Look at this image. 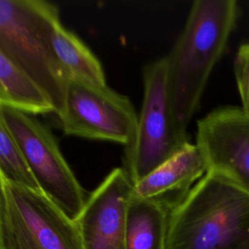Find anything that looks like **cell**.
I'll return each mask as SVG.
<instances>
[{
	"label": "cell",
	"instance_id": "cell-1",
	"mask_svg": "<svg viewBox=\"0 0 249 249\" xmlns=\"http://www.w3.org/2000/svg\"><path fill=\"white\" fill-rule=\"evenodd\" d=\"M237 17L235 0L193 2L181 33L164 56L173 114L184 129L199 108L209 77L227 48Z\"/></svg>",
	"mask_w": 249,
	"mask_h": 249
},
{
	"label": "cell",
	"instance_id": "cell-2",
	"mask_svg": "<svg viewBox=\"0 0 249 249\" xmlns=\"http://www.w3.org/2000/svg\"><path fill=\"white\" fill-rule=\"evenodd\" d=\"M165 249H249V193L208 170L170 210Z\"/></svg>",
	"mask_w": 249,
	"mask_h": 249
},
{
	"label": "cell",
	"instance_id": "cell-3",
	"mask_svg": "<svg viewBox=\"0 0 249 249\" xmlns=\"http://www.w3.org/2000/svg\"><path fill=\"white\" fill-rule=\"evenodd\" d=\"M57 18V7L47 1L0 0V49L41 89L56 115L68 81L47 39L48 27Z\"/></svg>",
	"mask_w": 249,
	"mask_h": 249
},
{
	"label": "cell",
	"instance_id": "cell-4",
	"mask_svg": "<svg viewBox=\"0 0 249 249\" xmlns=\"http://www.w3.org/2000/svg\"><path fill=\"white\" fill-rule=\"evenodd\" d=\"M143 86L135 134L124 158V169L133 185L190 143L187 129L173 114L164 56L144 67Z\"/></svg>",
	"mask_w": 249,
	"mask_h": 249
},
{
	"label": "cell",
	"instance_id": "cell-5",
	"mask_svg": "<svg viewBox=\"0 0 249 249\" xmlns=\"http://www.w3.org/2000/svg\"><path fill=\"white\" fill-rule=\"evenodd\" d=\"M0 113L40 192L75 221L87 196L52 132L28 112L0 104Z\"/></svg>",
	"mask_w": 249,
	"mask_h": 249
},
{
	"label": "cell",
	"instance_id": "cell-6",
	"mask_svg": "<svg viewBox=\"0 0 249 249\" xmlns=\"http://www.w3.org/2000/svg\"><path fill=\"white\" fill-rule=\"evenodd\" d=\"M65 134L116 142L128 146L133 140L137 115L129 98L107 85L68 80L63 105L56 115Z\"/></svg>",
	"mask_w": 249,
	"mask_h": 249
},
{
	"label": "cell",
	"instance_id": "cell-7",
	"mask_svg": "<svg viewBox=\"0 0 249 249\" xmlns=\"http://www.w3.org/2000/svg\"><path fill=\"white\" fill-rule=\"evenodd\" d=\"M6 188L2 249H84L76 222L42 192L7 182Z\"/></svg>",
	"mask_w": 249,
	"mask_h": 249
},
{
	"label": "cell",
	"instance_id": "cell-8",
	"mask_svg": "<svg viewBox=\"0 0 249 249\" xmlns=\"http://www.w3.org/2000/svg\"><path fill=\"white\" fill-rule=\"evenodd\" d=\"M208 170L249 193V116L240 107L216 108L197 122L196 142Z\"/></svg>",
	"mask_w": 249,
	"mask_h": 249
},
{
	"label": "cell",
	"instance_id": "cell-9",
	"mask_svg": "<svg viewBox=\"0 0 249 249\" xmlns=\"http://www.w3.org/2000/svg\"><path fill=\"white\" fill-rule=\"evenodd\" d=\"M132 195L133 183L124 167L111 170L75 220L84 249H125V218Z\"/></svg>",
	"mask_w": 249,
	"mask_h": 249
},
{
	"label": "cell",
	"instance_id": "cell-10",
	"mask_svg": "<svg viewBox=\"0 0 249 249\" xmlns=\"http://www.w3.org/2000/svg\"><path fill=\"white\" fill-rule=\"evenodd\" d=\"M205 157L196 143H189L133 185L135 196L163 203L169 211L207 173Z\"/></svg>",
	"mask_w": 249,
	"mask_h": 249
},
{
	"label": "cell",
	"instance_id": "cell-11",
	"mask_svg": "<svg viewBox=\"0 0 249 249\" xmlns=\"http://www.w3.org/2000/svg\"><path fill=\"white\" fill-rule=\"evenodd\" d=\"M47 39L52 56L67 80L99 87L107 85L99 59L77 35L61 24L59 18L50 23Z\"/></svg>",
	"mask_w": 249,
	"mask_h": 249
},
{
	"label": "cell",
	"instance_id": "cell-12",
	"mask_svg": "<svg viewBox=\"0 0 249 249\" xmlns=\"http://www.w3.org/2000/svg\"><path fill=\"white\" fill-rule=\"evenodd\" d=\"M169 212L160 201L133 194L126 210L125 249H165Z\"/></svg>",
	"mask_w": 249,
	"mask_h": 249
},
{
	"label": "cell",
	"instance_id": "cell-13",
	"mask_svg": "<svg viewBox=\"0 0 249 249\" xmlns=\"http://www.w3.org/2000/svg\"><path fill=\"white\" fill-rule=\"evenodd\" d=\"M0 104L33 115L54 113L41 89L0 49Z\"/></svg>",
	"mask_w": 249,
	"mask_h": 249
},
{
	"label": "cell",
	"instance_id": "cell-14",
	"mask_svg": "<svg viewBox=\"0 0 249 249\" xmlns=\"http://www.w3.org/2000/svg\"><path fill=\"white\" fill-rule=\"evenodd\" d=\"M0 172L9 184L39 190L0 113Z\"/></svg>",
	"mask_w": 249,
	"mask_h": 249
},
{
	"label": "cell",
	"instance_id": "cell-15",
	"mask_svg": "<svg viewBox=\"0 0 249 249\" xmlns=\"http://www.w3.org/2000/svg\"><path fill=\"white\" fill-rule=\"evenodd\" d=\"M233 72L241 100V111L249 116V43L239 46L233 61Z\"/></svg>",
	"mask_w": 249,
	"mask_h": 249
},
{
	"label": "cell",
	"instance_id": "cell-16",
	"mask_svg": "<svg viewBox=\"0 0 249 249\" xmlns=\"http://www.w3.org/2000/svg\"><path fill=\"white\" fill-rule=\"evenodd\" d=\"M7 210H8V196H7L6 181L0 172V249H2L1 236H2V230H3L4 223L7 216Z\"/></svg>",
	"mask_w": 249,
	"mask_h": 249
}]
</instances>
